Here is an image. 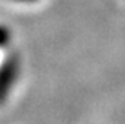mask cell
Listing matches in <instances>:
<instances>
[{"mask_svg":"<svg viewBox=\"0 0 125 124\" xmlns=\"http://www.w3.org/2000/svg\"><path fill=\"white\" fill-rule=\"evenodd\" d=\"M18 73H20V60L17 55H12L0 67V103L8 97L10 88L13 87L15 81L18 78Z\"/></svg>","mask_w":125,"mask_h":124,"instance_id":"obj_1","label":"cell"},{"mask_svg":"<svg viewBox=\"0 0 125 124\" xmlns=\"http://www.w3.org/2000/svg\"><path fill=\"white\" fill-rule=\"evenodd\" d=\"M10 39V33L8 32V28L3 27V25H0V46H3L9 42Z\"/></svg>","mask_w":125,"mask_h":124,"instance_id":"obj_2","label":"cell"},{"mask_svg":"<svg viewBox=\"0 0 125 124\" xmlns=\"http://www.w3.org/2000/svg\"><path fill=\"white\" fill-rule=\"evenodd\" d=\"M15 2H24V3H28V2H36V0H15Z\"/></svg>","mask_w":125,"mask_h":124,"instance_id":"obj_3","label":"cell"}]
</instances>
